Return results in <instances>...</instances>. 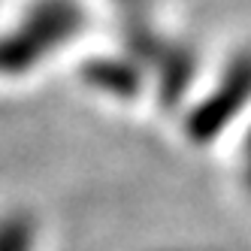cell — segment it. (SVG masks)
Segmentation results:
<instances>
[{
    "mask_svg": "<svg viewBox=\"0 0 251 251\" xmlns=\"http://www.w3.org/2000/svg\"><path fill=\"white\" fill-rule=\"evenodd\" d=\"M248 97H251V64H242L236 73H233V79L227 82L224 91H218L200 112L194 115L191 136L194 139H209L215 130L221 127V124L230 121V115L236 112V103L248 100Z\"/></svg>",
    "mask_w": 251,
    "mask_h": 251,
    "instance_id": "1",
    "label": "cell"
},
{
    "mask_svg": "<svg viewBox=\"0 0 251 251\" xmlns=\"http://www.w3.org/2000/svg\"><path fill=\"white\" fill-rule=\"evenodd\" d=\"M37 242V227L27 215L15 212L0 218V251H33Z\"/></svg>",
    "mask_w": 251,
    "mask_h": 251,
    "instance_id": "2",
    "label": "cell"
},
{
    "mask_svg": "<svg viewBox=\"0 0 251 251\" xmlns=\"http://www.w3.org/2000/svg\"><path fill=\"white\" fill-rule=\"evenodd\" d=\"M245 185L251 188V139H248V157H245Z\"/></svg>",
    "mask_w": 251,
    "mask_h": 251,
    "instance_id": "3",
    "label": "cell"
}]
</instances>
